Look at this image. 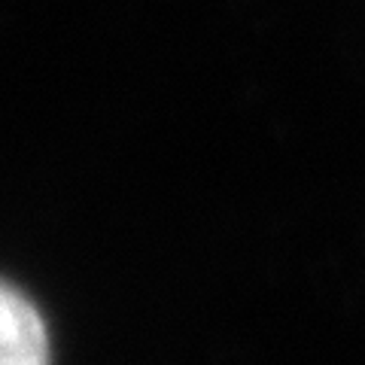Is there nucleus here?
I'll return each instance as SVG.
<instances>
[{
  "mask_svg": "<svg viewBox=\"0 0 365 365\" xmlns=\"http://www.w3.org/2000/svg\"><path fill=\"white\" fill-rule=\"evenodd\" d=\"M0 365H52L43 314L13 283L0 292Z\"/></svg>",
  "mask_w": 365,
  "mask_h": 365,
  "instance_id": "f257e3e1",
  "label": "nucleus"
}]
</instances>
